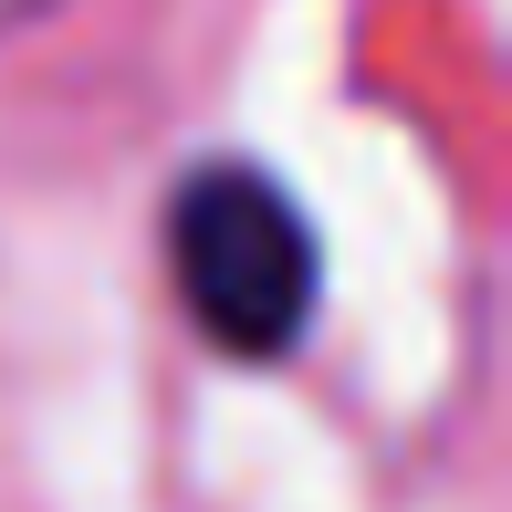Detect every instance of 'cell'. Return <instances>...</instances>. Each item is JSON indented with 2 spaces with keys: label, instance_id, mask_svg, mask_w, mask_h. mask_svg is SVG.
I'll return each mask as SVG.
<instances>
[{
  "label": "cell",
  "instance_id": "obj_1",
  "mask_svg": "<svg viewBox=\"0 0 512 512\" xmlns=\"http://www.w3.org/2000/svg\"><path fill=\"white\" fill-rule=\"evenodd\" d=\"M168 283L189 324L220 356L272 366L314 335L324 304V241L304 220V199L251 157H199L168 189Z\"/></svg>",
  "mask_w": 512,
  "mask_h": 512
},
{
  "label": "cell",
  "instance_id": "obj_2",
  "mask_svg": "<svg viewBox=\"0 0 512 512\" xmlns=\"http://www.w3.org/2000/svg\"><path fill=\"white\" fill-rule=\"evenodd\" d=\"M53 0H0V32H21V21H42Z\"/></svg>",
  "mask_w": 512,
  "mask_h": 512
}]
</instances>
